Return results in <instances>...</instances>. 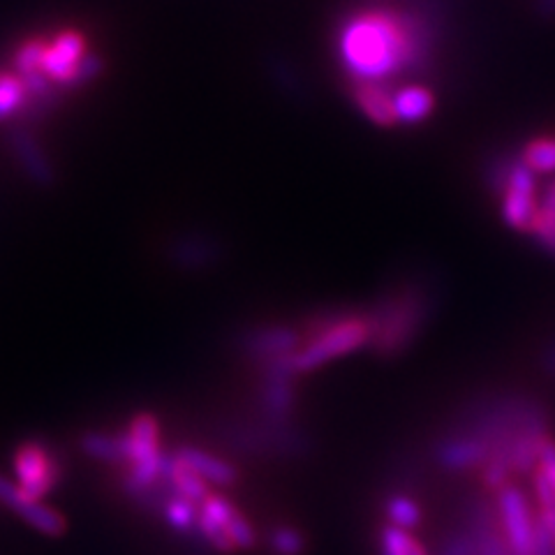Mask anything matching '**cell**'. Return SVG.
<instances>
[{"mask_svg": "<svg viewBox=\"0 0 555 555\" xmlns=\"http://www.w3.org/2000/svg\"><path fill=\"white\" fill-rule=\"evenodd\" d=\"M532 555H555V540L551 537V532L546 530V526L542 524L540 514H537V528H534V546H532Z\"/></svg>", "mask_w": 555, "mask_h": 555, "instance_id": "cell-30", "label": "cell"}, {"mask_svg": "<svg viewBox=\"0 0 555 555\" xmlns=\"http://www.w3.org/2000/svg\"><path fill=\"white\" fill-rule=\"evenodd\" d=\"M354 104L359 112L373 120L379 128L398 126L393 112V95L387 91L385 83H354L352 91Z\"/></svg>", "mask_w": 555, "mask_h": 555, "instance_id": "cell-15", "label": "cell"}, {"mask_svg": "<svg viewBox=\"0 0 555 555\" xmlns=\"http://www.w3.org/2000/svg\"><path fill=\"white\" fill-rule=\"evenodd\" d=\"M495 507L500 516L502 532L512 555H532L534 546V528H537V507L528 493L518 483H507L495 495Z\"/></svg>", "mask_w": 555, "mask_h": 555, "instance_id": "cell-5", "label": "cell"}, {"mask_svg": "<svg viewBox=\"0 0 555 555\" xmlns=\"http://www.w3.org/2000/svg\"><path fill=\"white\" fill-rule=\"evenodd\" d=\"M304 345V334L299 326L283 322H262L243 328L238 336V352L246 357L253 366H264L269 361L294 354Z\"/></svg>", "mask_w": 555, "mask_h": 555, "instance_id": "cell-6", "label": "cell"}, {"mask_svg": "<svg viewBox=\"0 0 555 555\" xmlns=\"http://www.w3.org/2000/svg\"><path fill=\"white\" fill-rule=\"evenodd\" d=\"M12 467L16 483L35 498L44 500L61 481V465L47 444L33 440L14 449Z\"/></svg>", "mask_w": 555, "mask_h": 555, "instance_id": "cell-7", "label": "cell"}, {"mask_svg": "<svg viewBox=\"0 0 555 555\" xmlns=\"http://www.w3.org/2000/svg\"><path fill=\"white\" fill-rule=\"evenodd\" d=\"M28 102V91L24 79L16 73H0V120H5L20 112Z\"/></svg>", "mask_w": 555, "mask_h": 555, "instance_id": "cell-24", "label": "cell"}, {"mask_svg": "<svg viewBox=\"0 0 555 555\" xmlns=\"http://www.w3.org/2000/svg\"><path fill=\"white\" fill-rule=\"evenodd\" d=\"M79 447L89 459L109 463V465H126V438H124V433L86 430L81 440H79Z\"/></svg>", "mask_w": 555, "mask_h": 555, "instance_id": "cell-18", "label": "cell"}, {"mask_svg": "<svg viewBox=\"0 0 555 555\" xmlns=\"http://www.w3.org/2000/svg\"><path fill=\"white\" fill-rule=\"evenodd\" d=\"M306 546V534L294 526H278L269 532V548L273 555H304Z\"/></svg>", "mask_w": 555, "mask_h": 555, "instance_id": "cell-25", "label": "cell"}, {"mask_svg": "<svg viewBox=\"0 0 555 555\" xmlns=\"http://www.w3.org/2000/svg\"><path fill=\"white\" fill-rule=\"evenodd\" d=\"M520 163L528 165L537 177L540 173H555V137H534L520 151Z\"/></svg>", "mask_w": 555, "mask_h": 555, "instance_id": "cell-23", "label": "cell"}, {"mask_svg": "<svg viewBox=\"0 0 555 555\" xmlns=\"http://www.w3.org/2000/svg\"><path fill=\"white\" fill-rule=\"evenodd\" d=\"M228 440L241 454L250 456H281L299 459L310 451V438L294 422L278 424L269 420L241 422L234 424L228 433Z\"/></svg>", "mask_w": 555, "mask_h": 555, "instance_id": "cell-4", "label": "cell"}, {"mask_svg": "<svg viewBox=\"0 0 555 555\" xmlns=\"http://www.w3.org/2000/svg\"><path fill=\"white\" fill-rule=\"evenodd\" d=\"M385 516H387V524L396 526L401 530H414L422 526L424 520V509L420 502H416L412 495L408 493H391L385 500Z\"/></svg>", "mask_w": 555, "mask_h": 555, "instance_id": "cell-20", "label": "cell"}, {"mask_svg": "<svg viewBox=\"0 0 555 555\" xmlns=\"http://www.w3.org/2000/svg\"><path fill=\"white\" fill-rule=\"evenodd\" d=\"M426 20L389 8L359 10L338 30V59L354 83H385L430 56Z\"/></svg>", "mask_w": 555, "mask_h": 555, "instance_id": "cell-1", "label": "cell"}, {"mask_svg": "<svg viewBox=\"0 0 555 555\" xmlns=\"http://www.w3.org/2000/svg\"><path fill=\"white\" fill-rule=\"evenodd\" d=\"M86 56H89V51H86V38L79 30L75 28L59 30L54 38H51V42H44L40 73L49 81L61 83V86H73L77 67Z\"/></svg>", "mask_w": 555, "mask_h": 555, "instance_id": "cell-10", "label": "cell"}, {"mask_svg": "<svg viewBox=\"0 0 555 555\" xmlns=\"http://www.w3.org/2000/svg\"><path fill=\"white\" fill-rule=\"evenodd\" d=\"M199 512L224 528V532L230 534V540L236 551L255 548L257 532H255L250 520L246 518V514L236 509L234 502H230L224 495L211 493L199 505Z\"/></svg>", "mask_w": 555, "mask_h": 555, "instance_id": "cell-12", "label": "cell"}, {"mask_svg": "<svg viewBox=\"0 0 555 555\" xmlns=\"http://www.w3.org/2000/svg\"><path fill=\"white\" fill-rule=\"evenodd\" d=\"M173 456H177L183 465H188L190 470H195L208 483L220 486V489H230V486H234L238 481V467L230 461L211 454V451H206V449L185 444V447L173 451Z\"/></svg>", "mask_w": 555, "mask_h": 555, "instance_id": "cell-14", "label": "cell"}, {"mask_svg": "<svg viewBox=\"0 0 555 555\" xmlns=\"http://www.w3.org/2000/svg\"><path fill=\"white\" fill-rule=\"evenodd\" d=\"M540 206L546 208V211L555 214V179L544 188V193L540 195Z\"/></svg>", "mask_w": 555, "mask_h": 555, "instance_id": "cell-32", "label": "cell"}, {"mask_svg": "<svg viewBox=\"0 0 555 555\" xmlns=\"http://www.w3.org/2000/svg\"><path fill=\"white\" fill-rule=\"evenodd\" d=\"M540 361H542V369H544L548 375H555V340L544 347Z\"/></svg>", "mask_w": 555, "mask_h": 555, "instance_id": "cell-31", "label": "cell"}, {"mask_svg": "<svg viewBox=\"0 0 555 555\" xmlns=\"http://www.w3.org/2000/svg\"><path fill=\"white\" fill-rule=\"evenodd\" d=\"M169 262L183 271H202L220 262L222 243L204 234H185L169 243Z\"/></svg>", "mask_w": 555, "mask_h": 555, "instance_id": "cell-13", "label": "cell"}, {"mask_svg": "<svg viewBox=\"0 0 555 555\" xmlns=\"http://www.w3.org/2000/svg\"><path fill=\"white\" fill-rule=\"evenodd\" d=\"M379 555H430V553L410 530H401L387 524L379 530Z\"/></svg>", "mask_w": 555, "mask_h": 555, "instance_id": "cell-21", "label": "cell"}, {"mask_svg": "<svg viewBox=\"0 0 555 555\" xmlns=\"http://www.w3.org/2000/svg\"><path fill=\"white\" fill-rule=\"evenodd\" d=\"M163 516L177 532H183V534H190V537H199V530H197L199 507L193 505L190 500H185L181 495H171L167 500L165 509H163ZM199 540H202V537H199Z\"/></svg>", "mask_w": 555, "mask_h": 555, "instance_id": "cell-22", "label": "cell"}, {"mask_svg": "<svg viewBox=\"0 0 555 555\" xmlns=\"http://www.w3.org/2000/svg\"><path fill=\"white\" fill-rule=\"evenodd\" d=\"M438 555H477L475 537L461 526V528H456L454 532H449L444 537V542H442Z\"/></svg>", "mask_w": 555, "mask_h": 555, "instance_id": "cell-28", "label": "cell"}, {"mask_svg": "<svg viewBox=\"0 0 555 555\" xmlns=\"http://www.w3.org/2000/svg\"><path fill=\"white\" fill-rule=\"evenodd\" d=\"M12 149L16 153V158H20V165L33 181L49 183L54 179V171H51L47 155L42 153L38 142H35V137H30L28 132H16L12 137Z\"/></svg>", "mask_w": 555, "mask_h": 555, "instance_id": "cell-19", "label": "cell"}, {"mask_svg": "<svg viewBox=\"0 0 555 555\" xmlns=\"http://www.w3.org/2000/svg\"><path fill=\"white\" fill-rule=\"evenodd\" d=\"M100 73H102V59L95 56V54H89V56H86V59L81 61V65L77 67V75H75L73 86L89 83V81H93Z\"/></svg>", "mask_w": 555, "mask_h": 555, "instance_id": "cell-29", "label": "cell"}, {"mask_svg": "<svg viewBox=\"0 0 555 555\" xmlns=\"http://www.w3.org/2000/svg\"><path fill=\"white\" fill-rule=\"evenodd\" d=\"M396 120L403 126H420L436 112V95L428 86L410 83L393 93Z\"/></svg>", "mask_w": 555, "mask_h": 555, "instance_id": "cell-16", "label": "cell"}, {"mask_svg": "<svg viewBox=\"0 0 555 555\" xmlns=\"http://www.w3.org/2000/svg\"><path fill=\"white\" fill-rule=\"evenodd\" d=\"M433 312V294L424 281H405L366 308L371 352L379 359L405 354L424 334Z\"/></svg>", "mask_w": 555, "mask_h": 555, "instance_id": "cell-2", "label": "cell"}, {"mask_svg": "<svg viewBox=\"0 0 555 555\" xmlns=\"http://www.w3.org/2000/svg\"><path fill=\"white\" fill-rule=\"evenodd\" d=\"M304 345L292 354L294 375L320 371L345 354H352L371 343L366 310L328 308L308 315L299 326Z\"/></svg>", "mask_w": 555, "mask_h": 555, "instance_id": "cell-3", "label": "cell"}, {"mask_svg": "<svg viewBox=\"0 0 555 555\" xmlns=\"http://www.w3.org/2000/svg\"><path fill=\"white\" fill-rule=\"evenodd\" d=\"M491 454V444L470 436V433L449 428L444 436L433 444V459L447 473H467L479 470Z\"/></svg>", "mask_w": 555, "mask_h": 555, "instance_id": "cell-11", "label": "cell"}, {"mask_svg": "<svg viewBox=\"0 0 555 555\" xmlns=\"http://www.w3.org/2000/svg\"><path fill=\"white\" fill-rule=\"evenodd\" d=\"M42 54H44V40L35 38V40L22 42V47L16 49V54H14L16 75H20L22 79L33 77V75H42V73H40V67H42Z\"/></svg>", "mask_w": 555, "mask_h": 555, "instance_id": "cell-26", "label": "cell"}, {"mask_svg": "<svg viewBox=\"0 0 555 555\" xmlns=\"http://www.w3.org/2000/svg\"><path fill=\"white\" fill-rule=\"evenodd\" d=\"M540 208V188H537V173L516 160L509 171V179L500 193V214L507 228L528 234L530 222Z\"/></svg>", "mask_w": 555, "mask_h": 555, "instance_id": "cell-8", "label": "cell"}, {"mask_svg": "<svg viewBox=\"0 0 555 555\" xmlns=\"http://www.w3.org/2000/svg\"><path fill=\"white\" fill-rule=\"evenodd\" d=\"M165 477L169 479L173 493L185 498V500H190V502H193V505H197V507L202 505V502H204L208 495H211V489H208V486H211V483H208L206 479H202L195 470H190L188 465H183L177 456H173V451H171V454H167Z\"/></svg>", "mask_w": 555, "mask_h": 555, "instance_id": "cell-17", "label": "cell"}, {"mask_svg": "<svg viewBox=\"0 0 555 555\" xmlns=\"http://www.w3.org/2000/svg\"><path fill=\"white\" fill-rule=\"evenodd\" d=\"M0 505L20 516L30 528L49 537H61L67 530V520L59 509L49 507L44 500L26 493L20 483L8 477H0Z\"/></svg>", "mask_w": 555, "mask_h": 555, "instance_id": "cell-9", "label": "cell"}, {"mask_svg": "<svg viewBox=\"0 0 555 555\" xmlns=\"http://www.w3.org/2000/svg\"><path fill=\"white\" fill-rule=\"evenodd\" d=\"M528 234L534 238L537 246L555 257V214L546 211L542 206L537 208V214L528 228Z\"/></svg>", "mask_w": 555, "mask_h": 555, "instance_id": "cell-27", "label": "cell"}]
</instances>
